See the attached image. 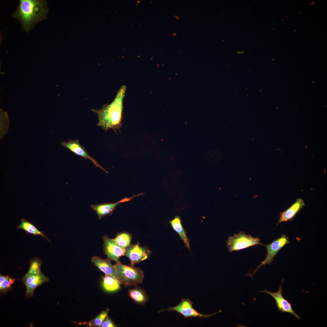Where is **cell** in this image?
<instances>
[{
	"instance_id": "obj_23",
	"label": "cell",
	"mask_w": 327,
	"mask_h": 327,
	"mask_svg": "<svg viewBox=\"0 0 327 327\" xmlns=\"http://www.w3.org/2000/svg\"><path fill=\"white\" fill-rule=\"evenodd\" d=\"M111 320L107 316L103 322L101 327H116Z\"/></svg>"
},
{
	"instance_id": "obj_10",
	"label": "cell",
	"mask_w": 327,
	"mask_h": 327,
	"mask_svg": "<svg viewBox=\"0 0 327 327\" xmlns=\"http://www.w3.org/2000/svg\"><path fill=\"white\" fill-rule=\"evenodd\" d=\"M61 145L74 153L75 155L80 156L85 159H88L91 161L96 167H98L105 172H108L98 163V162L91 157L84 147L82 146L78 140H71L68 141H64L61 143Z\"/></svg>"
},
{
	"instance_id": "obj_18",
	"label": "cell",
	"mask_w": 327,
	"mask_h": 327,
	"mask_svg": "<svg viewBox=\"0 0 327 327\" xmlns=\"http://www.w3.org/2000/svg\"><path fill=\"white\" fill-rule=\"evenodd\" d=\"M18 228L22 229L28 233L33 234L35 235H40L45 238L48 239V238L41 232L39 230L32 224L27 221L23 219L21 220V223L19 225Z\"/></svg>"
},
{
	"instance_id": "obj_3",
	"label": "cell",
	"mask_w": 327,
	"mask_h": 327,
	"mask_svg": "<svg viewBox=\"0 0 327 327\" xmlns=\"http://www.w3.org/2000/svg\"><path fill=\"white\" fill-rule=\"evenodd\" d=\"M114 266L121 284L130 286L142 282L144 275L140 269L123 264L120 262L116 263Z\"/></svg>"
},
{
	"instance_id": "obj_11",
	"label": "cell",
	"mask_w": 327,
	"mask_h": 327,
	"mask_svg": "<svg viewBox=\"0 0 327 327\" xmlns=\"http://www.w3.org/2000/svg\"><path fill=\"white\" fill-rule=\"evenodd\" d=\"M143 194V193H141L134 195L129 198L125 197L118 202L113 203H107L100 204H92L91 207L96 212L98 219L100 220L106 215L111 214L116 206L119 203L130 201L134 197Z\"/></svg>"
},
{
	"instance_id": "obj_2",
	"label": "cell",
	"mask_w": 327,
	"mask_h": 327,
	"mask_svg": "<svg viewBox=\"0 0 327 327\" xmlns=\"http://www.w3.org/2000/svg\"><path fill=\"white\" fill-rule=\"evenodd\" d=\"M126 91V86H122L112 103L103 105L100 109L92 110L97 114L98 119L97 125L106 131L109 129L115 130L122 126L123 102Z\"/></svg>"
},
{
	"instance_id": "obj_13",
	"label": "cell",
	"mask_w": 327,
	"mask_h": 327,
	"mask_svg": "<svg viewBox=\"0 0 327 327\" xmlns=\"http://www.w3.org/2000/svg\"><path fill=\"white\" fill-rule=\"evenodd\" d=\"M305 205L304 200L300 198L296 200L295 202L285 211L280 213L278 224L281 222L292 220L296 215Z\"/></svg>"
},
{
	"instance_id": "obj_19",
	"label": "cell",
	"mask_w": 327,
	"mask_h": 327,
	"mask_svg": "<svg viewBox=\"0 0 327 327\" xmlns=\"http://www.w3.org/2000/svg\"><path fill=\"white\" fill-rule=\"evenodd\" d=\"M15 279L8 276L0 275V291L1 293H6L11 289L12 285Z\"/></svg>"
},
{
	"instance_id": "obj_22",
	"label": "cell",
	"mask_w": 327,
	"mask_h": 327,
	"mask_svg": "<svg viewBox=\"0 0 327 327\" xmlns=\"http://www.w3.org/2000/svg\"><path fill=\"white\" fill-rule=\"evenodd\" d=\"M42 262L38 258H34L31 261L30 267L28 272L34 274H38L41 272L40 266Z\"/></svg>"
},
{
	"instance_id": "obj_20",
	"label": "cell",
	"mask_w": 327,
	"mask_h": 327,
	"mask_svg": "<svg viewBox=\"0 0 327 327\" xmlns=\"http://www.w3.org/2000/svg\"><path fill=\"white\" fill-rule=\"evenodd\" d=\"M131 237L130 234L127 233L118 234L114 240L120 246L126 248L130 246Z\"/></svg>"
},
{
	"instance_id": "obj_8",
	"label": "cell",
	"mask_w": 327,
	"mask_h": 327,
	"mask_svg": "<svg viewBox=\"0 0 327 327\" xmlns=\"http://www.w3.org/2000/svg\"><path fill=\"white\" fill-rule=\"evenodd\" d=\"M284 279L282 280L281 284L279 286L278 290L275 292H272L266 289L261 292L265 293L270 295L275 299L276 306L279 311L282 312L289 313L294 315L297 319H300V317L296 314L292 309L291 304L282 296V284Z\"/></svg>"
},
{
	"instance_id": "obj_9",
	"label": "cell",
	"mask_w": 327,
	"mask_h": 327,
	"mask_svg": "<svg viewBox=\"0 0 327 327\" xmlns=\"http://www.w3.org/2000/svg\"><path fill=\"white\" fill-rule=\"evenodd\" d=\"M104 253L107 257L116 263L120 257L124 255L126 249L118 245L114 240L105 236L103 237Z\"/></svg>"
},
{
	"instance_id": "obj_16",
	"label": "cell",
	"mask_w": 327,
	"mask_h": 327,
	"mask_svg": "<svg viewBox=\"0 0 327 327\" xmlns=\"http://www.w3.org/2000/svg\"><path fill=\"white\" fill-rule=\"evenodd\" d=\"M103 279V286L106 291L112 292L120 288L121 283L117 278L110 275L105 274Z\"/></svg>"
},
{
	"instance_id": "obj_14",
	"label": "cell",
	"mask_w": 327,
	"mask_h": 327,
	"mask_svg": "<svg viewBox=\"0 0 327 327\" xmlns=\"http://www.w3.org/2000/svg\"><path fill=\"white\" fill-rule=\"evenodd\" d=\"M91 262L94 265L105 274L111 275L118 279L114 265H112L109 260L103 259L95 256L92 257Z\"/></svg>"
},
{
	"instance_id": "obj_17",
	"label": "cell",
	"mask_w": 327,
	"mask_h": 327,
	"mask_svg": "<svg viewBox=\"0 0 327 327\" xmlns=\"http://www.w3.org/2000/svg\"><path fill=\"white\" fill-rule=\"evenodd\" d=\"M129 292L130 297L138 303L143 304L147 300V297L145 292L140 289H131Z\"/></svg>"
},
{
	"instance_id": "obj_6",
	"label": "cell",
	"mask_w": 327,
	"mask_h": 327,
	"mask_svg": "<svg viewBox=\"0 0 327 327\" xmlns=\"http://www.w3.org/2000/svg\"><path fill=\"white\" fill-rule=\"evenodd\" d=\"M193 302L189 299H182L177 305L169 307L165 309H162L159 312L167 310L175 311L183 315L185 318L190 317H200L207 318L220 312L209 315H203L199 313L193 306Z\"/></svg>"
},
{
	"instance_id": "obj_7",
	"label": "cell",
	"mask_w": 327,
	"mask_h": 327,
	"mask_svg": "<svg viewBox=\"0 0 327 327\" xmlns=\"http://www.w3.org/2000/svg\"><path fill=\"white\" fill-rule=\"evenodd\" d=\"M22 280L26 287L25 296L29 297L33 296L34 292L36 287L47 282L49 279L41 272L38 274L28 272L23 277Z\"/></svg>"
},
{
	"instance_id": "obj_15",
	"label": "cell",
	"mask_w": 327,
	"mask_h": 327,
	"mask_svg": "<svg viewBox=\"0 0 327 327\" xmlns=\"http://www.w3.org/2000/svg\"><path fill=\"white\" fill-rule=\"evenodd\" d=\"M181 220L179 216H176L172 220L169 221L173 229L179 235L183 241L186 247L190 249L189 240L187 237L186 232L181 224Z\"/></svg>"
},
{
	"instance_id": "obj_5",
	"label": "cell",
	"mask_w": 327,
	"mask_h": 327,
	"mask_svg": "<svg viewBox=\"0 0 327 327\" xmlns=\"http://www.w3.org/2000/svg\"><path fill=\"white\" fill-rule=\"evenodd\" d=\"M289 243L288 237L285 235L282 234L280 238L274 240L270 244L265 245L267 251L265 259L261 263L252 274L248 276L253 277L259 268L264 265L270 264L274 260V257L280 249Z\"/></svg>"
},
{
	"instance_id": "obj_21",
	"label": "cell",
	"mask_w": 327,
	"mask_h": 327,
	"mask_svg": "<svg viewBox=\"0 0 327 327\" xmlns=\"http://www.w3.org/2000/svg\"><path fill=\"white\" fill-rule=\"evenodd\" d=\"M108 312V309L105 311H102L94 319L88 322L89 326L94 327H101L103 322L107 316Z\"/></svg>"
},
{
	"instance_id": "obj_1",
	"label": "cell",
	"mask_w": 327,
	"mask_h": 327,
	"mask_svg": "<svg viewBox=\"0 0 327 327\" xmlns=\"http://www.w3.org/2000/svg\"><path fill=\"white\" fill-rule=\"evenodd\" d=\"M48 12L46 1L21 0L12 16L20 21L23 30L28 32L36 23L46 18Z\"/></svg>"
},
{
	"instance_id": "obj_4",
	"label": "cell",
	"mask_w": 327,
	"mask_h": 327,
	"mask_svg": "<svg viewBox=\"0 0 327 327\" xmlns=\"http://www.w3.org/2000/svg\"><path fill=\"white\" fill-rule=\"evenodd\" d=\"M260 239L250 235L246 234L244 231L240 232L228 237L227 245L229 252L239 251L248 247L258 244H262Z\"/></svg>"
},
{
	"instance_id": "obj_12",
	"label": "cell",
	"mask_w": 327,
	"mask_h": 327,
	"mask_svg": "<svg viewBox=\"0 0 327 327\" xmlns=\"http://www.w3.org/2000/svg\"><path fill=\"white\" fill-rule=\"evenodd\" d=\"M149 252L138 244L129 246L126 249L125 256L130 259L131 265L144 260L147 258Z\"/></svg>"
}]
</instances>
